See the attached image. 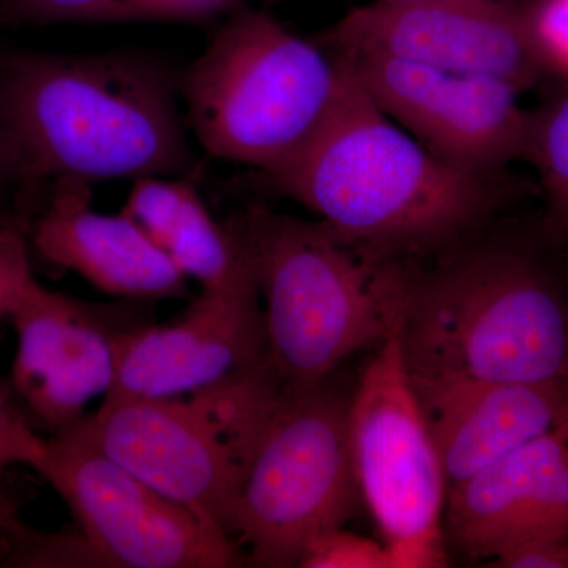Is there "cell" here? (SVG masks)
Wrapping results in <instances>:
<instances>
[{
    "label": "cell",
    "mask_w": 568,
    "mask_h": 568,
    "mask_svg": "<svg viewBox=\"0 0 568 568\" xmlns=\"http://www.w3.org/2000/svg\"><path fill=\"white\" fill-rule=\"evenodd\" d=\"M48 455V440L41 439L11 409L0 392V470L26 465L39 470Z\"/></svg>",
    "instance_id": "603a6c76"
},
{
    "label": "cell",
    "mask_w": 568,
    "mask_h": 568,
    "mask_svg": "<svg viewBox=\"0 0 568 568\" xmlns=\"http://www.w3.org/2000/svg\"><path fill=\"white\" fill-rule=\"evenodd\" d=\"M298 567L392 568V559L384 545L343 528H334L310 540Z\"/></svg>",
    "instance_id": "44dd1931"
},
{
    "label": "cell",
    "mask_w": 568,
    "mask_h": 568,
    "mask_svg": "<svg viewBox=\"0 0 568 568\" xmlns=\"http://www.w3.org/2000/svg\"><path fill=\"white\" fill-rule=\"evenodd\" d=\"M346 63L345 91L331 118L268 181L376 263H407L458 244L496 207V179L465 173L426 151Z\"/></svg>",
    "instance_id": "3957f363"
},
{
    "label": "cell",
    "mask_w": 568,
    "mask_h": 568,
    "mask_svg": "<svg viewBox=\"0 0 568 568\" xmlns=\"http://www.w3.org/2000/svg\"><path fill=\"white\" fill-rule=\"evenodd\" d=\"M499 568H568V529L523 541L493 559Z\"/></svg>",
    "instance_id": "cb8c5ba5"
},
{
    "label": "cell",
    "mask_w": 568,
    "mask_h": 568,
    "mask_svg": "<svg viewBox=\"0 0 568 568\" xmlns=\"http://www.w3.org/2000/svg\"><path fill=\"white\" fill-rule=\"evenodd\" d=\"M346 80L338 52L264 11L239 9L185 71L179 92L205 151L268 178L320 133Z\"/></svg>",
    "instance_id": "277c9868"
},
{
    "label": "cell",
    "mask_w": 568,
    "mask_h": 568,
    "mask_svg": "<svg viewBox=\"0 0 568 568\" xmlns=\"http://www.w3.org/2000/svg\"><path fill=\"white\" fill-rule=\"evenodd\" d=\"M41 476L69 504L93 562L126 568H226L233 538L168 499L71 429L48 440Z\"/></svg>",
    "instance_id": "ba28073f"
},
{
    "label": "cell",
    "mask_w": 568,
    "mask_h": 568,
    "mask_svg": "<svg viewBox=\"0 0 568 568\" xmlns=\"http://www.w3.org/2000/svg\"><path fill=\"white\" fill-rule=\"evenodd\" d=\"M129 21L125 0H0V24Z\"/></svg>",
    "instance_id": "d6986e66"
},
{
    "label": "cell",
    "mask_w": 568,
    "mask_h": 568,
    "mask_svg": "<svg viewBox=\"0 0 568 568\" xmlns=\"http://www.w3.org/2000/svg\"><path fill=\"white\" fill-rule=\"evenodd\" d=\"M121 212L203 290L222 286L253 264L235 219L216 222L189 174L134 179Z\"/></svg>",
    "instance_id": "e0dca14e"
},
{
    "label": "cell",
    "mask_w": 568,
    "mask_h": 568,
    "mask_svg": "<svg viewBox=\"0 0 568 568\" xmlns=\"http://www.w3.org/2000/svg\"><path fill=\"white\" fill-rule=\"evenodd\" d=\"M338 52L493 78L525 93L544 77L518 0H375L324 33Z\"/></svg>",
    "instance_id": "30bf717a"
},
{
    "label": "cell",
    "mask_w": 568,
    "mask_h": 568,
    "mask_svg": "<svg viewBox=\"0 0 568 568\" xmlns=\"http://www.w3.org/2000/svg\"><path fill=\"white\" fill-rule=\"evenodd\" d=\"M349 403L332 377L286 399L261 426L242 462L233 536L256 566L298 567L304 549L353 517L358 489Z\"/></svg>",
    "instance_id": "8992f818"
},
{
    "label": "cell",
    "mask_w": 568,
    "mask_h": 568,
    "mask_svg": "<svg viewBox=\"0 0 568 568\" xmlns=\"http://www.w3.org/2000/svg\"><path fill=\"white\" fill-rule=\"evenodd\" d=\"M138 302L89 304L36 282L10 313L18 335L11 383L55 433L84 417L85 406L110 392L119 338L145 325L133 323Z\"/></svg>",
    "instance_id": "4fadbf2b"
},
{
    "label": "cell",
    "mask_w": 568,
    "mask_h": 568,
    "mask_svg": "<svg viewBox=\"0 0 568 568\" xmlns=\"http://www.w3.org/2000/svg\"><path fill=\"white\" fill-rule=\"evenodd\" d=\"M28 233L44 261L114 297L148 302L190 294L186 276L130 216L93 209L91 183H51L47 207Z\"/></svg>",
    "instance_id": "9a60e30c"
},
{
    "label": "cell",
    "mask_w": 568,
    "mask_h": 568,
    "mask_svg": "<svg viewBox=\"0 0 568 568\" xmlns=\"http://www.w3.org/2000/svg\"><path fill=\"white\" fill-rule=\"evenodd\" d=\"M339 54L377 106L444 163L497 179L525 159L532 111L514 85L387 55Z\"/></svg>",
    "instance_id": "9c48e42d"
},
{
    "label": "cell",
    "mask_w": 568,
    "mask_h": 568,
    "mask_svg": "<svg viewBox=\"0 0 568 568\" xmlns=\"http://www.w3.org/2000/svg\"><path fill=\"white\" fill-rule=\"evenodd\" d=\"M447 548L481 560L568 529V429L519 448L448 493Z\"/></svg>",
    "instance_id": "5bb4252c"
},
{
    "label": "cell",
    "mask_w": 568,
    "mask_h": 568,
    "mask_svg": "<svg viewBox=\"0 0 568 568\" xmlns=\"http://www.w3.org/2000/svg\"><path fill=\"white\" fill-rule=\"evenodd\" d=\"M260 294L253 263L222 286L204 287L178 323L122 334L114 384L104 398L173 399L263 364Z\"/></svg>",
    "instance_id": "7c38bea8"
},
{
    "label": "cell",
    "mask_w": 568,
    "mask_h": 568,
    "mask_svg": "<svg viewBox=\"0 0 568 568\" xmlns=\"http://www.w3.org/2000/svg\"><path fill=\"white\" fill-rule=\"evenodd\" d=\"M525 159L540 178L549 223L568 235V84L551 102L532 111Z\"/></svg>",
    "instance_id": "ac0fdd59"
},
{
    "label": "cell",
    "mask_w": 568,
    "mask_h": 568,
    "mask_svg": "<svg viewBox=\"0 0 568 568\" xmlns=\"http://www.w3.org/2000/svg\"><path fill=\"white\" fill-rule=\"evenodd\" d=\"M20 194L21 190L0 174V233L10 227H24L29 231L31 222L22 215L20 205H17Z\"/></svg>",
    "instance_id": "484cf974"
},
{
    "label": "cell",
    "mask_w": 568,
    "mask_h": 568,
    "mask_svg": "<svg viewBox=\"0 0 568 568\" xmlns=\"http://www.w3.org/2000/svg\"><path fill=\"white\" fill-rule=\"evenodd\" d=\"M65 429L233 538L241 465L192 402L104 398Z\"/></svg>",
    "instance_id": "8fae6325"
},
{
    "label": "cell",
    "mask_w": 568,
    "mask_h": 568,
    "mask_svg": "<svg viewBox=\"0 0 568 568\" xmlns=\"http://www.w3.org/2000/svg\"><path fill=\"white\" fill-rule=\"evenodd\" d=\"M18 525H20V521H18L17 508H14L9 497L0 493V540H2L11 529L17 528Z\"/></svg>",
    "instance_id": "4316f807"
},
{
    "label": "cell",
    "mask_w": 568,
    "mask_h": 568,
    "mask_svg": "<svg viewBox=\"0 0 568 568\" xmlns=\"http://www.w3.org/2000/svg\"><path fill=\"white\" fill-rule=\"evenodd\" d=\"M383 274L417 394L568 377V290L530 250L481 242L429 268L386 261Z\"/></svg>",
    "instance_id": "7a4b0ae2"
},
{
    "label": "cell",
    "mask_w": 568,
    "mask_h": 568,
    "mask_svg": "<svg viewBox=\"0 0 568 568\" xmlns=\"http://www.w3.org/2000/svg\"><path fill=\"white\" fill-rule=\"evenodd\" d=\"M178 89L134 54H0V174L21 192L189 174Z\"/></svg>",
    "instance_id": "6da1fadb"
},
{
    "label": "cell",
    "mask_w": 568,
    "mask_h": 568,
    "mask_svg": "<svg viewBox=\"0 0 568 568\" xmlns=\"http://www.w3.org/2000/svg\"><path fill=\"white\" fill-rule=\"evenodd\" d=\"M349 440L392 568L446 567V477L392 327L351 395Z\"/></svg>",
    "instance_id": "52a82bcc"
},
{
    "label": "cell",
    "mask_w": 568,
    "mask_h": 568,
    "mask_svg": "<svg viewBox=\"0 0 568 568\" xmlns=\"http://www.w3.org/2000/svg\"><path fill=\"white\" fill-rule=\"evenodd\" d=\"M417 396L439 454L447 495L519 448L568 429V377L478 384Z\"/></svg>",
    "instance_id": "2e32d148"
},
{
    "label": "cell",
    "mask_w": 568,
    "mask_h": 568,
    "mask_svg": "<svg viewBox=\"0 0 568 568\" xmlns=\"http://www.w3.org/2000/svg\"><path fill=\"white\" fill-rule=\"evenodd\" d=\"M526 32L545 73L568 84V0H518Z\"/></svg>",
    "instance_id": "ffe728a7"
},
{
    "label": "cell",
    "mask_w": 568,
    "mask_h": 568,
    "mask_svg": "<svg viewBox=\"0 0 568 568\" xmlns=\"http://www.w3.org/2000/svg\"><path fill=\"white\" fill-rule=\"evenodd\" d=\"M265 297V383L282 399L327 381L349 355L384 342L392 327L383 263L323 222L264 207L234 216Z\"/></svg>",
    "instance_id": "5b68a950"
},
{
    "label": "cell",
    "mask_w": 568,
    "mask_h": 568,
    "mask_svg": "<svg viewBox=\"0 0 568 568\" xmlns=\"http://www.w3.org/2000/svg\"><path fill=\"white\" fill-rule=\"evenodd\" d=\"M28 230L10 227L0 233V316H10L37 280L29 263Z\"/></svg>",
    "instance_id": "7402d4cb"
},
{
    "label": "cell",
    "mask_w": 568,
    "mask_h": 568,
    "mask_svg": "<svg viewBox=\"0 0 568 568\" xmlns=\"http://www.w3.org/2000/svg\"><path fill=\"white\" fill-rule=\"evenodd\" d=\"M237 0H125L129 21L204 20L226 10Z\"/></svg>",
    "instance_id": "d4e9b609"
}]
</instances>
